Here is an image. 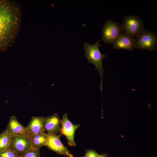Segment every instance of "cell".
Masks as SVG:
<instances>
[{"label": "cell", "mask_w": 157, "mask_h": 157, "mask_svg": "<svg viewBox=\"0 0 157 157\" xmlns=\"http://www.w3.org/2000/svg\"><path fill=\"white\" fill-rule=\"evenodd\" d=\"M19 14L13 2L0 0V53L11 45L19 27Z\"/></svg>", "instance_id": "6da1fadb"}, {"label": "cell", "mask_w": 157, "mask_h": 157, "mask_svg": "<svg viewBox=\"0 0 157 157\" xmlns=\"http://www.w3.org/2000/svg\"><path fill=\"white\" fill-rule=\"evenodd\" d=\"M101 41H97L94 44H89L85 41L83 46L85 51L84 56L86 58L88 62L94 65L95 69L98 72L101 80L100 88L102 93L104 74L102 60L107 55L102 54L99 50V47L101 46L99 44Z\"/></svg>", "instance_id": "7a4b0ae2"}, {"label": "cell", "mask_w": 157, "mask_h": 157, "mask_svg": "<svg viewBox=\"0 0 157 157\" xmlns=\"http://www.w3.org/2000/svg\"><path fill=\"white\" fill-rule=\"evenodd\" d=\"M121 25L123 33L135 38L144 27L143 22L137 15H128L125 16Z\"/></svg>", "instance_id": "3957f363"}, {"label": "cell", "mask_w": 157, "mask_h": 157, "mask_svg": "<svg viewBox=\"0 0 157 157\" xmlns=\"http://www.w3.org/2000/svg\"><path fill=\"white\" fill-rule=\"evenodd\" d=\"M135 49L150 51L157 49V35L145 29L140 32L135 39Z\"/></svg>", "instance_id": "277c9868"}, {"label": "cell", "mask_w": 157, "mask_h": 157, "mask_svg": "<svg viewBox=\"0 0 157 157\" xmlns=\"http://www.w3.org/2000/svg\"><path fill=\"white\" fill-rule=\"evenodd\" d=\"M101 30V40L107 44H112L122 33L121 24L112 19L106 21Z\"/></svg>", "instance_id": "5b68a950"}, {"label": "cell", "mask_w": 157, "mask_h": 157, "mask_svg": "<svg viewBox=\"0 0 157 157\" xmlns=\"http://www.w3.org/2000/svg\"><path fill=\"white\" fill-rule=\"evenodd\" d=\"M47 138L46 146L49 150L56 153L64 155L68 157H74L69 152L67 148L65 147L60 139L61 135H59L45 133Z\"/></svg>", "instance_id": "8992f818"}, {"label": "cell", "mask_w": 157, "mask_h": 157, "mask_svg": "<svg viewBox=\"0 0 157 157\" xmlns=\"http://www.w3.org/2000/svg\"><path fill=\"white\" fill-rule=\"evenodd\" d=\"M80 125L73 124L69 119L67 115L65 113L62 116L61 119L60 134L65 135L67 140L68 144L71 147L76 146L74 140V133Z\"/></svg>", "instance_id": "52a82bcc"}, {"label": "cell", "mask_w": 157, "mask_h": 157, "mask_svg": "<svg viewBox=\"0 0 157 157\" xmlns=\"http://www.w3.org/2000/svg\"><path fill=\"white\" fill-rule=\"evenodd\" d=\"M29 136L14 135L11 136L10 149L21 156L31 149Z\"/></svg>", "instance_id": "ba28073f"}, {"label": "cell", "mask_w": 157, "mask_h": 157, "mask_svg": "<svg viewBox=\"0 0 157 157\" xmlns=\"http://www.w3.org/2000/svg\"><path fill=\"white\" fill-rule=\"evenodd\" d=\"M112 44L116 49H124L130 51L135 49V39L122 33L113 42Z\"/></svg>", "instance_id": "9c48e42d"}, {"label": "cell", "mask_w": 157, "mask_h": 157, "mask_svg": "<svg viewBox=\"0 0 157 157\" xmlns=\"http://www.w3.org/2000/svg\"><path fill=\"white\" fill-rule=\"evenodd\" d=\"M44 131L47 133L56 135L60 134L61 119L57 113L44 118Z\"/></svg>", "instance_id": "30bf717a"}, {"label": "cell", "mask_w": 157, "mask_h": 157, "mask_svg": "<svg viewBox=\"0 0 157 157\" xmlns=\"http://www.w3.org/2000/svg\"><path fill=\"white\" fill-rule=\"evenodd\" d=\"M6 130L11 136H29L30 135L26 128L18 122L15 116H12L10 117Z\"/></svg>", "instance_id": "8fae6325"}, {"label": "cell", "mask_w": 157, "mask_h": 157, "mask_svg": "<svg viewBox=\"0 0 157 157\" xmlns=\"http://www.w3.org/2000/svg\"><path fill=\"white\" fill-rule=\"evenodd\" d=\"M42 116L33 117L26 129L30 135L44 133V120Z\"/></svg>", "instance_id": "7c38bea8"}, {"label": "cell", "mask_w": 157, "mask_h": 157, "mask_svg": "<svg viewBox=\"0 0 157 157\" xmlns=\"http://www.w3.org/2000/svg\"><path fill=\"white\" fill-rule=\"evenodd\" d=\"M29 138L31 149L39 150L41 147L46 145L47 138L44 132L30 135Z\"/></svg>", "instance_id": "4fadbf2b"}, {"label": "cell", "mask_w": 157, "mask_h": 157, "mask_svg": "<svg viewBox=\"0 0 157 157\" xmlns=\"http://www.w3.org/2000/svg\"><path fill=\"white\" fill-rule=\"evenodd\" d=\"M11 142V136L5 130L0 134V153L9 149Z\"/></svg>", "instance_id": "5bb4252c"}, {"label": "cell", "mask_w": 157, "mask_h": 157, "mask_svg": "<svg viewBox=\"0 0 157 157\" xmlns=\"http://www.w3.org/2000/svg\"><path fill=\"white\" fill-rule=\"evenodd\" d=\"M0 157H21L14 150L8 149L0 153Z\"/></svg>", "instance_id": "9a60e30c"}, {"label": "cell", "mask_w": 157, "mask_h": 157, "mask_svg": "<svg viewBox=\"0 0 157 157\" xmlns=\"http://www.w3.org/2000/svg\"><path fill=\"white\" fill-rule=\"evenodd\" d=\"M21 157H40V152L39 150L31 149L21 156Z\"/></svg>", "instance_id": "2e32d148"}, {"label": "cell", "mask_w": 157, "mask_h": 157, "mask_svg": "<svg viewBox=\"0 0 157 157\" xmlns=\"http://www.w3.org/2000/svg\"><path fill=\"white\" fill-rule=\"evenodd\" d=\"M85 155L86 157H98L99 155L96 151L91 149L87 150Z\"/></svg>", "instance_id": "e0dca14e"}, {"label": "cell", "mask_w": 157, "mask_h": 157, "mask_svg": "<svg viewBox=\"0 0 157 157\" xmlns=\"http://www.w3.org/2000/svg\"><path fill=\"white\" fill-rule=\"evenodd\" d=\"M98 157H108L107 153H102L100 155H99Z\"/></svg>", "instance_id": "ac0fdd59"}, {"label": "cell", "mask_w": 157, "mask_h": 157, "mask_svg": "<svg viewBox=\"0 0 157 157\" xmlns=\"http://www.w3.org/2000/svg\"><path fill=\"white\" fill-rule=\"evenodd\" d=\"M83 157H86L85 156H83Z\"/></svg>", "instance_id": "d6986e66"}]
</instances>
